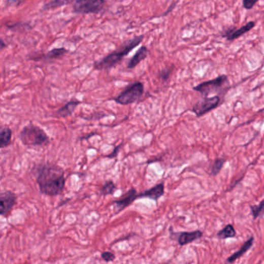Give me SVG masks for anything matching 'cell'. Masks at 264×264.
Listing matches in <instances>:
<instances>
[{"mask_svg":"<svg viewBox=\"0 0 264 264\" xmlns=\"http://www.w3.org/2000/svg\"><path fill=\"white\" fill-rule=\"evenodd\" d=\"M227 82H228V77L225 75H220L217 77L216 79L199 84L193 88L194 91L200 92L203 97H208V95L212 93L219 92Z\"/></svg>","mask_w":264,"mask_h":264,"instance_id":"5b68a950","label":"cell"},{"mask_svg":"<svg viewBox=\"0 0 264 264\" xmlns=\"http://www.w3.org/2000/svg\"><path fill=\"white\" fill-rule=\"evenodd\" d=\"M257 2L258 0H243V6L246 10H250Z\"/></svg>","mask_w":264,"mask_h":264,"instance_id":"cb8c5ba5","label":"cell"},{"mask_svg":"<svg viewBox=\"0 0 264 264\" xmlns=\"http://www.w3.org/2000/svg\"><path fill=\"white\" fill-rule=\"evenodd\" d=\"M164 194V183L160 182L157 185L153 186V188L137 194L139 199H150L157 202Z\"/></svg>","mask_w":264,"mask_h":264,"instance_id":"8fae6325","label":"cell"},{"mask_svg":"<svg viewBox=\"0 0 264 264\" xmlns=\"http://www.w3.org/2000/svg\"><path fill=\"white\" fill-rule=\"evenodd\" d=\"M142 41L143 36L134 38L132 41H129L128 44H126L123 48H121L119 51H115V52L112 53L110 55H108L107 57L103 58V60L96 62L95 64V69H100V70L111 69L113 66L118 64L126 54H129L139 44H141Z\"/></svg>","mask_w":264,"mask_h":264,"instance_id":"3957f363","label":"cell"},{"mask_svg":"<svg viewBox=\"0 0 264 264\" xmlns=\"http://www.w3.org/2000/svg\"><path fill=\"white\" fill-rule=\"evenodd\" d=\"M253 242H254V238H253V236H252V237L249 238L247 241L243 243V246H241V248H240L238 251L231 255V256L227 259V262H235L237 259H240L248 250L251 249L252 246H253Z\"/></svg>","mask_w":264,"mask_h":264,"instance_id":"4fadbf2b","label":"cell"},{"mask_svg":"<svg viewBox=\"0 0 264 264\" xmlns=\"http://www.w3.org/2000/svg\"><path fill=\"white\" fill-rule=\"evenodd\" d=\"M17 197L11 191H4L0 194V215L3 217L8 216L17 204Z\"/></svg>","mask_w":264,"mask_h":264,"instance_id":"ba28073f","label":"cell"},{"mask_svg":"<svg viewBox=\"0 0 264 264\" xmlns=\"http://www.w3.org/2000/svg\"><path fill=\"white\" fill-rule=\"evenodd\" d=\"M250 209H251V213L252 215H253V219H256L257 218H259V217L263 216L264 199L261 201L259 204L250 206Z\"/></svg>","mask_w":264,"mask_h":264,"instance_id":"d6986e66","label":"cell"},{"mask_svg":"<svg viewBox=\"0 0 264 264\" xmlns=\"http://www.w3.org/2000/svg\"><path fill=\"white\" fill-rule=\"evenodd\" d=\"M264 111V108L263 109H262V110H259V113H260V112H263Z\"/></svg>","mask_w":264,"mask_h":264,"instance_id":"f546056e","label":"cell"},{"mask_svg":"<svg viewBox=\"0 0 264 264\" xmlns=\"http://www.w3.org/2000/svg\"><path fill=\"white\" fill-rule=\"evenodd\" d=\"M136 199H138L137 190L132 188L126 194H124L123 197H121L120 199H118V200L114 201L112 204L116 206V213L117 214L122 212L124 209H126L128 206L132 205Z\"/></svg>","mask_w":264,"mask_h":264,"instance_id":"9c48e42d","label":"cell"},{"mask_svg":"<svg viewBox=\"0 0 264 264\" xmlns=\"http://www.w3.org/2000/svg\"><path fill=\"white\" fill-rule=\"evenodd\" d=\"M147 54H148V50L146 47H142V48H140L138 51L136 53L135 55L129 60V64H128V69H134L136 66L138 65L143 60H144L147 57Z\"/></svg>","mask_w":264,"mask_h":264,"instance_id":"5bb4252c","label":"cell"},{"mask_svg":"<svg viewBox=\"0 0 264 264\" xmlns=\"http://www.w3.org/2000/svg\"><path fill=\"white\" fill-rule=\"evenodd\" d=\"M254 26V22H249L239 29H230L229 30L225 31V35H222V37L226 38L228 41H234V40L237 39L244 34L247 33L248 31L253 29Z\"/></svg>","mask_w":264,"mask_h":264,"instance_id":"7c38bea8","label":"cell"},{"mask_svg":"<svg viewBox=\"0 0 264 264\" xmlns=\"http://www.w3.org/2000/svg\"><path fill=\"white\" fill-rule=\"evenodd\" d=\"M237 235V232L234 228V225L228 224L225 225L222 230L218 232L217 237L220 240H225V239L234 238Z\"/></svg>","mask_w":264,"mask_h":264,"instance_id":"e0dca14e","label":"cell"},{"mask_svg":"<svg viewBox=\"0 0 264 264\" xmlns=\"http://www.w3.org/2000/svg\"><path fill=\"white\" fill-rule=\"evenodd\" d=\"M101 257L106 262H110V261L115 260V259H116L114 253H111V252H103V253H102Z\"/></svg>","mask_w":264,"mask_h":264,"instance_id":"603a6c76","label":"cell"},{"mask_svg":"<svg viewBox=\"0 0 264 264\" xmlns=\"http://www.w3.org/2000/svg\"><path fill=\"white\" fill-rule=\"evenodd\" d=\"M122 144L120 145L117 146V147H115L114 150H113V153L111 154L107 155L106 157L108 158H115V157H117L118 153H119V150H120L121 147H122Z\"/></svg>","mask_w":264,"mask_h":264,"instance_id":"d4e9b609","label":"cell"},{"mask_svg":"<svg viewBox=\"0 0 264 264\" xmlns=\"http://www.w3.org/2000/svg\"><path fill=\"white\" fill-rule=\"evenodd\" d=\"M221 104V98L219 95L216 96L204 97L203 100L194 105L192 107V112L196 115L197 117H201L206 115V113L212 111L216 109Z\"/></svg>","mask_w":264,"mask_h":264,"instance_id":"8992f818","label":"cell"},{"mask_svg":"<svg viewBox=\"0 0 264 264\" xmlns=\"http://www.w3.org/2000/svg\"><path fill=\"white\" fill-rule=\"evenodd\" d=\"M22 144L28 147H43L48 145L50 138L44 129L35 124L29 123L23 128L19 134Z\"/></svg>","mask_w":264,"mask_h":264,"instance_id":"7a4b0ae2","label":"cell"},{"mask_svg":"<svg viewBox=\"0 0 264 264\" xmlns=\"http://www.w3.org/2000/svg\"><path fill=\"white\" fill-rule=\"evenodd\" d=\"M172 235L175 236L178 239L180 246H185L199 240L203 237V233L200 230L191 232H181V233H173Z\"/></svg>","mask_w":264,"mask_h":264,"instance_id":"30bf717a","label":"cell"},{"mask_svg":"<svg viewBox=\"0 0 264 264\" xmlns=\"http://www.w3.org/2000/svg\"><path fill=\"white\" fill-rule=\"evenodd\" d=\"M12 129L10 128L3 127L0 130V147L5 148L11 144L12 142Z\"/></svg>","mask_w":264,"mask_h":264,"instance_id":"2e32d148","label":"cell"},{"mask_svg":"<svg viewBox=\"0 0 264 264\" xmlns=\"http://www.w3.org/2000/svg\"><path fill=\"white\" fill-rule=\"evenodd\" d=\"M97 135V134H95V133H91L89 135H86L85 137H82V140H84V139H88L89 137H92V136Z\"/></svg>","mask_w":264,"mask_h":264,"instance_id":"83f0119b","label":"cell"},{"mask_svg":"<svg viewBox=\"0 0 264 264\" xmlns=\"http://www.w3.org/2000/svg\"><path fill=\"white\" fill-rule=\"evenodd\" d=\"M225 162H226L225 159H215L213 165L212 166V169H211V175H212V176H216L217 175H219L221 171H222Z\"/></svg>","mask_w":264,"mask_h":264,"instance_id":"ac0fdd59","label":"cell"},{"mask_svg":"<svg viewBox=\"0 0 264 264\" xmlns=\"http://www.w3.org/2000/svg\"><path fill=\"white\" fill-rule=\"evenodd\" d=\"M81 102L77 101V100H72V101L68 103L65 106L60 108V110H57V115L60 117L64 118L71 116L75 111L77 106L80 104Z\"/></svg>","mask_w":264,"mask_h":264,"instance_id":"9a60e30c","label":"cell"},{"mask_svg":"<svg viewBox=\"0 0 264 264\" xmlns=\"http://www.w3.org/2000/svg\"><path fill=\"white\" fill-rule=\"evenodd\" d=\"M116 188H117V187H116V184L113 181H106L103 188H102L101 194L105 196L109 195V194H113L115 191H116Z\"/></svg>","mask_w":264,"mask_h":264,"instance_id":"ffe728a7","label":"cell"},{"mask_svg":"<svg viewBox=\"0 0 264 264\" xmlns=\"http://www.w3.org/2000/svg\"><path fill=\"white\" fill-rule=\"evenodd\" d=\"M9 3L13 4H18L20 3L23 2V0H8Z\"/></svg>","mask_w":264,"mask_h":264,"instance_id":"4316f807","label":"cell"},{"mask_svg":"<svg viewBox=\"0 0 264 264\" xmlns=\"http://www.w3.org/2000/svg\"><path fill=\"white\" fill-rule=\"evenodd\" d=\"M40 191L48 196L61 194L65 187L64 172L61 168L51 163H41L33 170Z\"/></svg>","mask_w":264,"mask_h":264,"instance_id":"6da1fadb","label":"cell"},{"mask_svg":"<svg viewBox=\"0 0 264 264\" xmlns=\"http://www.w3.org/2000/svg\"><path fill=\"white\" fill-rule=\"evenodd\" d=\"M1 48H4V46H5V44H4V41H3V40H1Z\"/></svg>","mask_w":264,"mask_h":264,"instance_id":"f1b7e54d","label":"cell"},{"mask_svg":"<svg viewBox=\"0 0 264 264\" xmlns=\"http://www.w3.org/2000/svg\"><path fill=\"white\" fill-rule=\"evenodd\" d=\"M170 73H171V71L170 70H163L160 72V78H161L163 80H167V79L169 78Z\"/></svg>","mask_w":264,"mask_h":264,"instance_id":"484cf974","label":"cell"},{"mask_svg":"<svg viewBox=\"0 0 264 264\" xmlns=\"http://www.w3.org/2000/svg\"><path fill=\"white\" fill-rule=\"evenodd\" d=\"M144 91V84L141 82H135V83L129 85L121 93L120 95L116 97L114 101L119 104L123 105V106L132 104V103L138 101L142 97Z\"/></svg>","mask_w":264,"mask_h":264,"instance_id":"277c9868","label":"cell"},{"mask_svg":"<svg viewBox=\"0 0 264 264\" xmlns=\"http://www.w3.org/2000/svg\"><path fill=\"white\" fill-rule=\"evenodd\" d=\"M72 0H53L44 6V10H51V9L58 8L62 6L67 5L70 4Z\"/></svg>","mask_w":264,"mask_h":264,"instance_id":"44dd1931","label":"cell"},{"mask_svg":"<svg viewBox=\"0 0 264 264\" xmlns=\"http://www.w3.org/2000/svg\"><path fill=\"white\" fill-rule=\"evenodd\" d=\"M66 52H67V50L64 49V48H57V49L52 50L48 54H45L44 57L48 59L56 58V57L64 55Z\"/></svg>","mask_w":264,"mask_h":264,"instance_id":"7402d4cb","label":"cell"},{"mask_svg":"<svg viewBox=\"0 0 264 264\" xmlns=\"http://www.w3.org/2000/svg\"><path fill=\"white\" fill-rule=\"evenodd\" d=\"M104 4L105 0H75L73 10L76 13H97Z\"/></svg>","mask_w":264,"mask_h":264,"instance_id":"52a82bcc","label":"cell"}]
</instances>
